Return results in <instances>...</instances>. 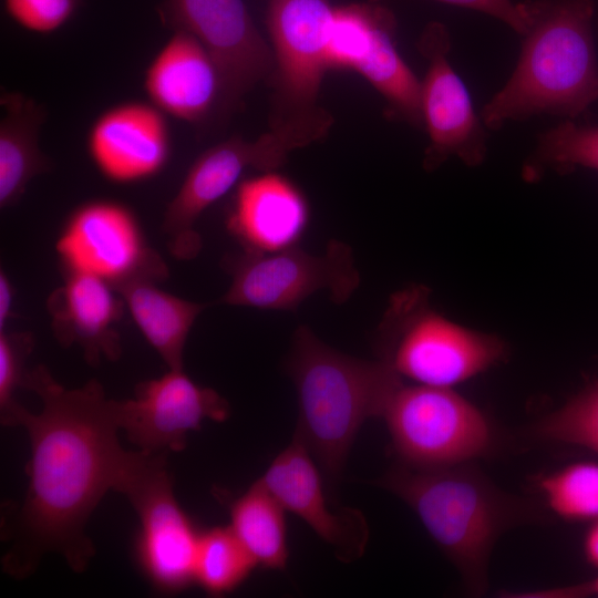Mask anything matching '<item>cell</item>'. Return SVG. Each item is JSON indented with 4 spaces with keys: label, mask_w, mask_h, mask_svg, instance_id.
Segmentation results:
<instances>
[{
    "label": "cell",
    "mask_w": 598,
    "mask_h": 598,
    "mask_svg": "<svg viewBox=\"0 0 598 598\" xmlns=\"http://www.w3.org/2000/svg\"><path fill=\"white\" fill-rule=\"evenodd\" d=\"M21 386L42 402L39 413L14 402L1 413L6 426L25 429L31 446L25 497L9 523L3 570L25 578L49 553L82 573L94 556L86 524L109 491L123 493L151 453L127 451L117 440L116 400L100 382L66 389L47 367L25 371Z\"/></svg>",
    "instance_id": "6da1fadb"
},
{
    "label": "cell",
    "mask_w": 598,
    "mask_h": 598,
    "mask_svg": "<svg viewBox=\"0 0 598 598\" xmlns=\"http://www.w3.org/2000/svg\"><path fill=\"white\" fill-rule=\"evenodd\" d=\"M516 65L483 105L488 131L539 115L576 120L598 102L595 0H524Z\"/></svg>",
    "instance_id": "7a4b0ae2"
},
{
    "label": "cell",
    "mask_w": 598,
    "mask_h": 598,
    "mask_svg": "<svg viewBox=\"0 0 598 598\" xmlns=\"http://www.w3.org/2000/svg\"><path fill=\"white\" fill-rule=\"evenodd\" d=\"M287 370L298 400L295 436L327 477L337 480L361 426L382 417L402 378L382 359H358L331 348L306 326L295 332Z\"/></svg>",
    "instance_id": "3957f363"
},
{
    "label": "cell",
    "mask_w": 598,
    "mask_h": 598,
    "mask_svg": "<svg viewBox=\"0 0 598 598\" xmlns=\"http://www.w3.org/2000/svg\"><path fill=\"white\" fill-rule=\"evenodd\" d=\"M378 484L414 511L470 590L483 592L492 548L520 517V504L465 464L440 468L403 465L389 471Z\"/></svg>",
    "instance_id": "277c9868"
},
{
    "label": "cell",
    "mask_w": 598,
    "mask_h": 598,
    "mask_svg": "<svg viewBox=\"0 0 598 598\" xmlns=\"http://www.w3.org/2000/svg\"><path fill=\"white\" fill-rule=\"evenodd\" d=\"M430 289L394 292L378 327L379 359L416 384L452 388L503 361L505 343L460 326L430 305Z\"/></svg>",
    "instance_id": "5b68a950"
},
{
    "label": "cell",
    "mask_w": 598,
    "mask_h": 598,
    "mask_svg": "<svg viewBox=\"0 0 598 598\" xmlns=\"http://www.w3.org/2000/svg\"><path fill=\"white\" fill-rule=\"evenodd\" d=\"M333 118L323 107L271 124L255 140L227 138L203 152L189 167L164 213L162 229L172 256L188 260L199 254L195 230L199 216L223 197L249 168L274 172L288 155L324 137Z\"/></svg>",
    "instance_id": "8992f818"
},
{
    "label": "cell",
    "mask_w": 598,
    "mask_h": 598,
    "mask_svg": "<svg viewBox=\"0 0 598 598\" xmlns=\"http://www.w3.org/2000/svg\"><path fill=\"white\" fill-rule=\"evenodd\" d=\"M382 417L405 466L440 468L485 455L493 431L485 415L451 388L403 383Z\"/></svg>",
    "instance_id": "52a82bcc"
},
{
    "label": "cell",
    "mask_w": 598,
    "mask_h": 598,
    "mask_svg": "<svg viewBox=\"0 0 598 598\" xmlns=\"http://www.w3.org/2000/svg\"><path fill=\"white\" fill-rule=\"evenodd\" d=\"M231 283L214 303L266 310H295L311 295L327 290L342 303L355 291L360 275L351 247L331 240L318 256L292 246L271 252L244 250L223 262Z\"/></svg>",
    "instance_id": "ba28073f"
},
{
    "label": "cell",
    "mask_w": 598,
    "mask_h": 598,
    "mask_svg": "<svg viewBox=\"0 0 598 598\" xmlns=\"http://www.w3.org/2000/svg\"><path fill=\"white\" fill-rule=\"evenodd\" d=\"M122 494L140 518L136 559L155 590L176 594L195 584L200 533L174 496L166 452L153 453Z\"/></svg>",
    "instance_id": "9c48e42d"
},
{
    "label": "cell",
    "mask_w": 598,
    "mask_h": 598,
    "mask_svg": "<svg viewBox=\"0 0 598 598\" xmlns=\"http://www.w3.org/2000/svg\"><path fill=\"white\" fill-rule=\"evenodd\" d=\"M416 47L427 62L421 81L422 124L429 137L423 167L435 171L452 157L468 167L481 165L487 155L488 130L448 58V29L442 22H429Z\"/></svg>",
    "instance_id": "30bf717a"
},
{
    "label": "cell",
    "mask_w": 598,
    "mask_h": 598,
    "mask_svg": "<svg viewBox=\"0 0 598 598\" xmlns=\"http://www.w3.org/2000/svg\"><path fill=\"white\" fill-rule=\"evenodd\" d=\"M56 250L65 270L94 275L113 288L134 280L161 281L168 275L147 247L131 210L111 200L83 204L70 216Z\"/></svg>",
    "instance_id": "8fae6325"
},
{
    "label": "cell",
    "mask_w": 598,
    "mask_h": 598,
    "mask_svg": "<svg viewBox=\"0 0 598 598\" xmlns=\"http://www.w3.org/2000/svg\"><path fill=\"white\" fill-rule=\"evenodd\" d=\"M333 9L328 0H269L267 28L275 60L271 124L312 112L329 70L327 45Z\"/></svg>",
    "instance_id": "7c38bea8"
},
{
    "label": "cell",
    "mask_w": 598,
    "mask_h": 598,
    "mask_svg": "<svg viewBox=\"0 0 598 598\" xmlns=\"http://www.w3.org/2000/svg\"><path fill=\"white\" fill-rule=\"evenodd\" d=\"M163 13L173 29L189 32L213 55L221 75L225 109L235 107L274 71L272 49L244 0H167Z\"/></svg>",
    "instance_id": "4fadbf2b"
},
{
    "label": "cell",
    "mask_w": 598,
    "mask_h": 598,
    "mask_svg": "<svg viewBox=\"0 0 598 598\" xmlns=\"http://www.w3.org/2000/svg\"><path fill=\"white\" fill-rule=\"evenodd\" d=\"M229 414L224 396L195 383L183 369L138 383L133 399L116 400L120 429L141 451L150 453L181 452L187 434L198 431L204 420L224 422Z\"/></svg>",
    "instance_id": "5bb4252c"
},
{
    "label": "cell",
    "mask_w": 598,
    "mask_h": 598,
    "mask_svg": "<svg viewBox=\"0 0 598 598\" xmlns=\"http://www.w3.org/2000/svg\"><path fill=\"white\" fill-rule=\"evenodd\" d=\"M259 482L286 511L330 545L339 559L351 561L362 555L369 537L363 515L353 508H331L313 456L297 436L274 458Z\"/></svg>",
    "instance_id": "9a60e30c"
},
{
    "label": "cell",
    "mask_w": 598,
    "mask_h": 598,
    "mask_svg": "<svg viewBox=\"0 0 598 598\" xmlns=\"http://www.w3.org/2000/svg\"><path fill=\"white\" fill-rule=\"evenodd\" d=\"M171 144L165 114L142 101L109 107L95 118L86 137L92 162L116 183H134L159 173L169 158Z\"/></svg>",
    "instance_id": "2e32d148"
},
{
    "label": "cell",
    "mask_w": 598,
    "mask_h": 598,
    "mask_svg": "<svg viewBox=\"0 0 598 598\" xmlns=\"http://www.w3.org/2000/svg\"><path fill=\"white\" fill-rule=\"evenodd\" d=\"M144 90L165 115L196 124L221 99V75L206 47L189 32L173 34L148 64Z\"/></svg>",
    "instance_id": "e0dca14e"
},
{
    "label": "cell",
    "mask_w": 598,
    "mask_h": 598,
    "mask_svg": "<svg viewBox=\"0 0 598 598\" xmlns=\"http://www.w3.org/2000/svg\"><path fill=\"white\" fill-rule=\"evenodd\" d=\"M308 219L300 189L285 176L264 172L238 185L228 228L244 250L271 252L296 246Z\"/></svg>",
    "instance_id": "ac0fdd59"
},
{
    "label": "cell",
    "mask_w": 598,
    "mask_h": 598,
    "mask_svg": "<svg viewBox=\"0 0 598 598\" xmlns=\"http://www.w3.org/2000/svg\"><path fill=\"white\" fill-rule=\"evenodd\" d=\"M115 289L91 274L66 270L64 283L48 300L53 332L61 344H78L91 365L101 358L121 355L120 336L114 329L121 318Z\"/></svg>",
    "instance_id": "d6986e66"
},
{
    "label": "cell",
    "mask_w": 598,
    "mask_h": 598,
    "mask_svg": "<svg viewBox=\"0 0 598 598\" xmlns=\"http://www.w3.org/2000/svg\"><path fill=\"white\" fill-rule=\"evenodd\" d=\"M0 206L16 205L30 182L51 168L39 144L47 112L33 99L13 91L0 97Z\"/></svg>",
    "instance_id": "ffe728a7"
},
{
    "label": "cell",
    "mask_w": 598,
    "mask_h": 598,
    "mask_svg": "<svg viewBox=\"0 0 598 598\" xmlns=\"http://www.w3.org/2000/svg\"><path fill=\"white\" fill-rule=\"evenodd\" d=\"M154 281L134 280L115 289L134 322L169 370L183 369L187 337L197 317L210 303L179 298Z\"/></svg>",
    "instance_id": "44dd1931"
},
{
    "label": "cell",
    "mask_w": 598,
    "mask_h": 598,
    "mask_svg": "<svg viewBox=\"0 0 598 598\" xmlns=\"http://www.w3.org/2000/svg\"><path fill=\"white\" fill-rule=\"evenodd\" d=\"M395 29L394 16L389 10L352 70L382 95L392 118L421 128V81L398 50Z\"/></svg>",
    "instance_id": "7402d4cb"
},
{
    "label": "cell",
    "mask_w": 598,
    "mask_h": 598,
    "mask_svg": "<svg viewBox=\"0 0 598 598\" xmlns=\"http://www.w3.org/2000/svg\"><path fill=\"white\" fill-rule=\"evenodd\" d=\"M230 529L255 559L267 569H285L289 551L286 509L257 480L229 505Z\"/></svg>",
    "instance_id": "603a6c76"
},
{
    "label": "cell",
    "mask_w": 598,
    "mask_h": 598,
    "mask_svg": "<svg viewBox=\"0 0 598 598\" xmlns=\"http://www.w3.org/2000/svg\"><path fill=\"white\" fill-rule=\"evenodd\" d=\"M578 167L598 172V125L564 120L539 133L524 173L534 179L549 169L568 174Z\"/></svg>",
    "instance_id": "cb8c5ba5"
},
{
    "label": "cell",
    "mask_w": 598,
    "mask_h": 598,
    "mask_svg": "<svg viewBox=\"0 0 598 598\" xmlns=\"http://www.w3.org/2000/svg\"><path fill=\"white\" fill-rule=\"evenodd\" d=\"M257 567L229 526L202 532L194 567L195 584L210 596L239 587Z\"/></svg>",
    "instance_id": "d4e9b609"
},
{
    "label": "cell",
    "mask_w": 598,
    "mask_h": 598,
    "mask_svg": "<svg viewBox=\"0 0 598 598\" xmlns=\"http://www.w3.org/2000/svg\"><path fill=\"white\" fill-rule=\"evenodd\" d=\"M538 487L548 506L570 522L598 519V463H571L543 476Z\"/></svg>",
    "instance_id": "484cf974"
},
{
    "label": "cell",
    "mask_w": 598,
    "mask_h": 598,
    "mask_svg": "<svg viewBox=\"0 0 598 598\" xmlns=\"http://www.w3.org/2000/svg\"><path fill=\"white\" fill-rule=\"evenodd\" d=\"M535 433L540 439L584 446L598 454V380L544 417Z\"/></svg>",
    "instance_id": "4316f807"
},
{
    "label": "cell",
    "mask_w": 598,
    "mask_h": 598,
    "mask_svg": "<svg viewBox=\"0 0 598 598\" xmlns=\"http://www.w3.org/2000/svg\"><path fill=\"white\" fill-rule=\"evenodd\" d=\"M8 16L21 28L40 34L61 29L73 16L78 0H3Z\"/></svg>",
    "instance_id": "83f0119b"
},
{
    "label": "cell",
    "mask_w": 598,
    "mask_h": 598,
    "mask_svg": "<svg viewBox=\"0 0 598 598\" xmlns=\"http://www.w3.org/2000/svg\"><path fill=\"white\" fill-rule=\"evenodd\" d=\"M33 347L30 333L0 332V411L6 412L16 401L13 393L21 386L23 363Z\"/></svg>",
    "instance_id": "f1b7e54d"
},
{
    "label": "cell",
    "mask_w": 598,
    "mask_h": 598,
    "mask_svg": "<svg viewBox=\"0 0 598 598\" xmlns=\"http://www.w3.org/2000/svg\"><path fill=\"white\" fill-rule=\"evenodd\" d=\"M385 0H369L381 3ZM451 6L462 7L491 16L509 27L518 35L525 28V18L520 2L512 0H433Z\"/></svg>",
    "instance_id": "f546056e"
},
{
    "label": "cell",
    "mask_w": 598,
    "mask_h": 598,
    "mask_svg": "<svg viewBox=\"0 0 598 598\" xmlns=\"http://www.w3.org/2000/svg\"><path fill=\"white\" fill-rule=\"evenodd\" d=\"M597 596L598 597V577L595 580L568 586L566 588L550 589L546 591L533 592L529 597H564V598H576V597H587V596Z\"/></svg>",
    "instance_id": "4dcf8cb0"
},
{
    "label": "cell",
    "mask_w": 598,
    "mask_h": 598,
    "mask_svg": "<svg viewBox=\"0 0 598 598\" xmlns=\"http://www.w3.org/2000/svg\"><path fill=\"white\" fill-rule=\"evenodd\" d=\"M13 303V289L7 275L0 274V330L4 329Z\"/></svg>",
    "instance_id": "1f68e13d"
},
{
    "label": "cell",
    "mask_w": 598,
    "mask_h": 598,
    "mask_svg": "<svg viewBox=\"0 0 598 598\" xmlns=\"http://www.w3.org/2000/svg\"><path fill=\"white\" fill-rule=\"evenodd\" d=\"M584 554L587 561L598 568V519L589 527L585 536Z\"/></svg>",
    "instance_id": "d6a6232c"
},
{
    "label": "cell",
    "mask_w": 598,
    "mask_h": 598,
    "mask_svg": "<svg viewBox=\"0 0 598 598\" xmlns=\"http://www.w3.org/2000/svg\"><path fill=\"white\" fill-rule=\"evenodd\" d=\"M597 13H598V11H597ZM597 25H598V14H597Z\"/></svg>",
    "instance_id": "836d02e7"
}]
</instances>
